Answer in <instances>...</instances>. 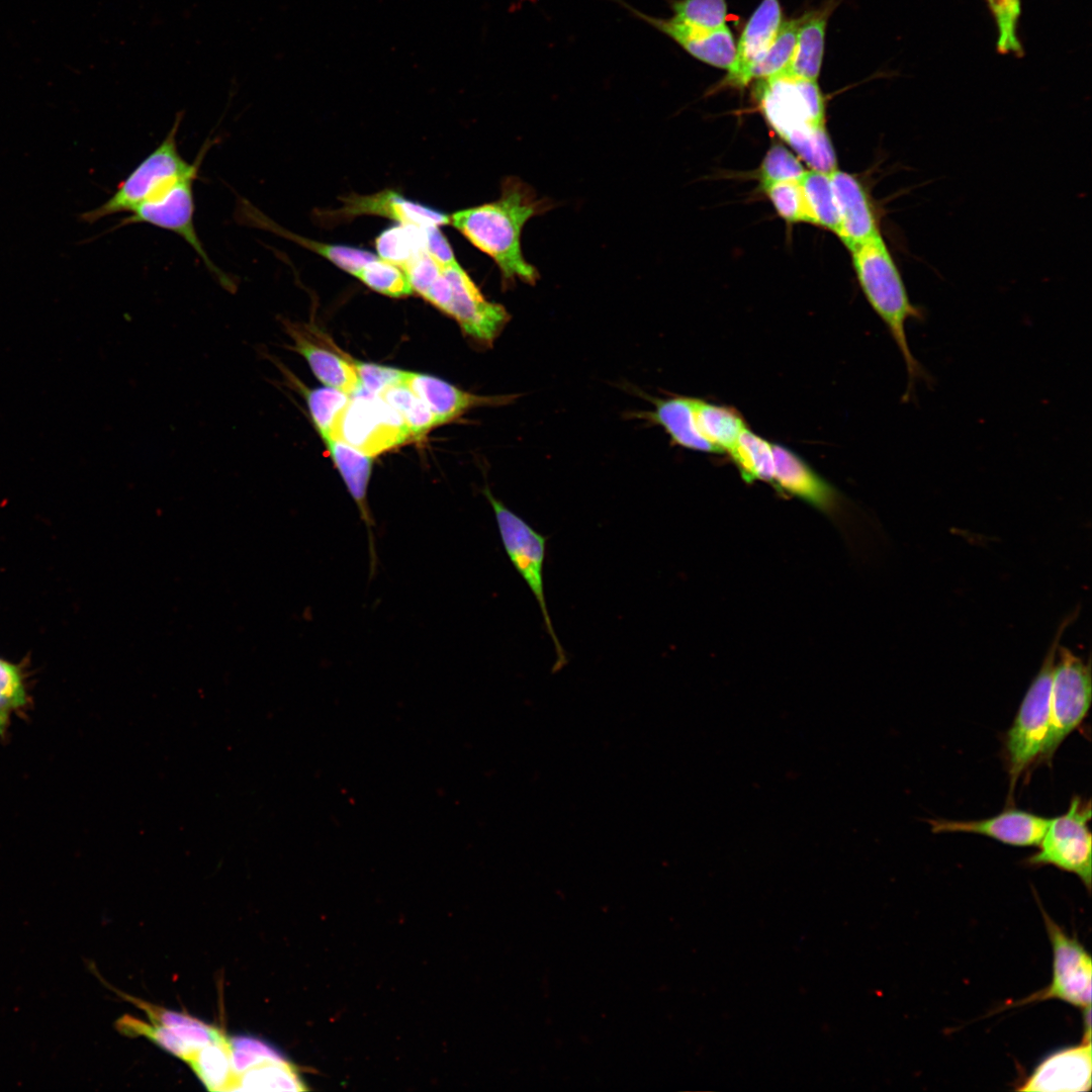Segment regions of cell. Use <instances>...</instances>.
<instances>
[{"label": "cell", "mask_w": 1092, "mask_h": 1092, "mask_svg": "<svg viewBox=\"0 0 1092 1092\" xmlns=\"http://www.w3.org/2000/svg\"><path fill=\"white\" fill-rule=\"evenodd\" d=\"M1091 803L1074 796L1064 814L1050 820L1038 850L1030 855L1029 866H1053L1079 877L1087 891L1091 890Z\"/></svg>", "instance_id": "8"}, {"label": "cell", "mask_w": 1092, "mask_h": 1092, "mask_svg": "<svg viewBox=\"0 0 1092 1092\" xmlns=\"http://www.w3.org/2000/svg\"><path fill=\"white\" fill-rule=\"evenodd\" d=\"M694 412L698 431L719 453L729 452L746 428L742 417L724 405L695 398Z\"/></svg>", "instance_id": "26"}, {"label": "cell", "mask_w": 1092, "mask_h": 1092, "mask_svg": "<svg viewBox=\"0 0 1092 1092\" xmlns=\"http://www.w3.org/2000/svg\"><path fill=\"white\" fill-rule=\"evenodd\" d=\"M673 16L681 21L704 29H717L726 25V0H670Z\"/></svg>", "instance_id": "39"}, {"label": "cell", "mask_w": 1092, "mask_h": 1092, "mask_svg": "<svg viewBox=\"0 0 1092 1092\" xmlns=\"http://www.w3.org/2000/svg\"><path fill=\"white\" fill-rule=\"evenodd\" d=\"M755 99L775 131L811 170L837 169L834 149L825 128V102L817 81L778 73L756 79Z\"/></svg>", "instance_id": "2"}, {"label": "cell", "mask_w": 1092, "mask_h": 1092, "mask_svg": "<svg viewBox=\"0 0 1092 1092\" xmlns=\"http://www.w3.org/2000/svg\"><path fill=\"white\" fill-rule=\"evenodd\" d=\"M859 286L869 304L886 326L904 361L907 384L902 399L908 402L918 382L931 383V377L911 351L906 327L908 322L925 317L921 306L912 302L900 270L881 233L850 250Z\"/></svg>", "instance_id": "3"}, {"label": "cell", "mask_w": 1092, "mask_h": 1092, "mask_svg": "<svg viewBox=\"0 0 1092 1092\" xmlns=\"http://www.w3.org/2000/svg\"><path fill=\"white\" fill-rule=\"evenodd\" d=\"M426 252L442 267L456 262L453 250L438 226L426 228Z\"/></svg>", "instance_id": "44"}, {"label": "cell", "mask_w": 1092, "mask_h": 1092, "mask_svg": "<svg viewBox=\"0 0 1092 1092\" xmlns=\"http://www.w3.org/2000/svg\"><path fill=\"white\" fill-rule=\"evenodd\" d=\"M741 477L746 482L774 481L775 458L772 444L747 427L728 452Z\"/></svg>", "instance_id": "28"}, {"label": "cell", "mask_w": 1092, "mask_h": 1092, "mask_svg": "<svg viewBox=\"0 0 1092 1092\" xmlns=\"http://www.w3.org/2000/svg\"><path fill=\"white\" fill-rule=\"evenodd\" d=\"M181 116L177 115L163 142L132 170L106 201L80 215L82 221L93 223L116 213L132 212L183 178L197 176L209 144L203 146L194 163L185 161L178 151L176 138Z\"/></svg>", "instance_id": "4"}, {"label": "cell", "mask_w": 1092, "mask_h": 1092, "mask_svg": "<svg viewBox=\"0 0 1092 1092\" xmlns=\"http://www.w3.org/2000/svg\"><path fill=\"white\" fill-rule=\"evenodd\" d=\"M833 7L827 4L822 9L802 15L794 55L787 68L780 73L817 81L824 56L827 20Z\"/></svg>", "instance_id": "25"}, {"label": "cell", "mask_w": 1092, "mask_h": 1092, "mask_svg": "<svg viewBox=\"0 0 1092 1092\" xmlns=\"http://www.w3.org/2000/svg\"><path fill=\"white\" fill-rule=\"evenodd\" d=\"M1040 909L1053 949L1052 981L1044 989L1007 1006L1060 1000L1082 1010L1089 1009L1091 957L1076 937L1068 935L1042 908Z\"/></svg>", "instance_id": "10"}, {"label": "cell", "mask_w": 1092, "mask_h": 1092, "mask_svg": "<svg viewBox=\"0 0 1092 1092\" xmlns=\"http://www.w3.org/2000/svg\"><path fill=\"white\" fill-rule=\"evenodd\" d=\"M1054 668L1050 723L1038 761L1053 757L1062 742L1083 722L1092 697L1090 663L1059 645Z\"/></svg>", "instance_id": "7"}, {"label": "cell", "mask_w": 1092, "mask_h": 1092, "mask_svg": "<svg viewBox=\"0 0 1092 1092\" xmlns=\"http://www.w3.org/2000/svg\"><path fill=\"white\" fill-rule=\"evenodd\" d=\"M342 206L328 212L326 220L340 221L363 214L380 215L400 224L420 228L450 223V216L434 208L410 200L396 191L386 189L370 195L351 194L342 197Z\"/></svg>", "instance_id": "16"}, {"label": "cell", "mask_w": 1092, "mask_h": 1092, "mask_svg": "<svg viewBox=\"0 0 1092 1092\" xmlns=\"http://www.w3.org/2000/svg\"><path fill=\"white\" fill-rule=\"evenodd\" d=\"M483 493L494 513L504 549L539 606L545 629L555 649L556 666L559 668L566 662V655L555 633L545 597L543 570L547 537L496 498L487 486Z\"/></svg>", "instance_id": "6"}, {"label": "cell", "mask_w": 1092, "mask_h": 1092, "mask_svg": "<svg viewBox=\"0 0 1092 1092\" xmlns=\"http://www.w3.org/2000/svg\"><path fill=\"white\" fill-rule=\"evenodd\" d=\"M1075 617L1067 618L1059 628L1040 669L1029 686L1005 738V755L1010 795L1017 781L1039 757L1050 723V701L1054 668L1060 640Z\"/></svg>", "instance_id": "5"}, {"label": "cell", "mask_w": 1092, "mask_h": 1092, "mask_svg": "<svg viewBox=\"0 0 1092 1092\" xmlns=\"http://www.w3.org/2000/svg\"><path fill=\"white\" fill-rule=\"evenodd\" d=\"M28 703V692L23 663L0 657V735L8 727L9 720Z\"/></svg>", "instance_id": "34"}, {"label": "cell", "mask_w": 1092, "mask_h": 1092, "mask_svg": "<svg viewBox=\"0 0 1092 1092\" xmlns=\"http://www.w3.org/2000/svg\"><path fill=\"white\" fill-rule=\"evenodd\" d=\"M553 206L532 186L511 176L503 180L496 200L458 210L450 216V223L494 261L504 286L510 287L517 280L535 285L540 274L523 255L522 231L528 220Z\"/></svg>", "instance_id": "1"}, {"label": "cell", "mask_w": 1092, "mask_h": 1092, "mask_svg": "<svg viewBox=\"0 0 1092 1092\" xmlns=\"http://www.w3.org/2000/svg\"><path fill=\"white\" fill-rule=\"evenodd\" d=\"M354 365L361 388L373 394H378L388 386L402 383L405 374V371L372 363L354 361Z\"/></svg>", "instance_id": "42"}, {"label": "cell", "mask_w": 1092, "mask_h": 1092, "mask_svg": "<svg viewBox=\"0 0 1092 1092\" xmlns=\"http://www.w3.org/2000/svg\"><path fill=\"white\" fill-rule=\"evenodd\" d=\"M231 1048L253 1053L267 1061H285L284 1056L269 1043L247 1035L230 1037Z\"/></svg>", "instance_id": "45"}, {"label": "cell", "mask_w": 1092, "mask_h": 1092, "mask_svg": "<svg viewBox=\"0 0 1092 1092\" xmlns=\"http://www.w3.org/2000/svg\"><path fill=\"white\" fill-rule=\"evenodd\" d=\"M804 173V167L797 157L785 147L776 145L769 149L762 161L761 186L781 181H799Z\"/></svg>", "instance_id": "41"}, {"label": "cell", "mask_w": 1092, "mask_h": 1092, "mask_svg": "<svg viewBox=\"0 0 1092 1092\" xmlns=\"http://www.w3.org/2000/svg\"><path fill=\"white\" fill-rule=\"evenodd\" d=\"M187 1064L207 1090H236L239 1075L232 1066L230 1037L225 1036L199 1049Z\"/></svg>", "instance_id": "27"}, {"label": "cell", "mask_w": 1092, "mask_h": 1092, "mask_svg": "<svg viewBox=\"0 0 1092 1092\" xmlns=\"http://www.w3.org/2000/svg\"><path fill=\"white\" fill-rule=\"evenodd\" d=\"M422 297L445 313L448 312L452 299V290L449 281L442 272Z\"/></svg>", "instance_id": "46"}, {"label": "cell", "mask_w": 1092, "mask_h": 1092, "mask_svg": "<svg viewBox=\"0 0 1092 1092\" xmlns=\"http://www.w3.org/2000/svg\"><path fill=\"white\" fill-rule=\"evenodd\" d=\"M306 1090L297 1068L288 1060L268 1061L239 1076L235 1091H301Z\"/></svg>", "instance_id": "30"}, {"label": "cell", "mask_w": 1092, "mask_h": 1092, "mask_svg": "<svg viewBox=\"0 0 1092 1092\" xmlns=\"http://www.w3.org/2000/svg\"><path fill=\"white\" fill-rule=\"evenodd\" d=\"M196 177L183 178L160 196L143 203L124 217L117 228L148 223L177 234L196 252L218 282L224 288L234 290V281L212 262L195 230L192 185Z\"/></svg>", "instance_id": "11"}, {"label": "cell", "mask_w": 1092, "mask_h": 1092, "mask_svg": "<svg viewBox=\"0 0 1092 1092\" xmlns=\"http://www.w3.org/2000/svg\"><path fill=\"white\" fill-rule=\"evenodd\" d=\"M810 222L826 228L836 235L839 231V213L828 173L805 171L799 180Z\"/></svg>", "instance_id": "29"}, {"label": "cell", "mask_w": 1092, "mask_h": 1092, "mask_svg": "<svg viewBox=\"0 0 1092 1092\" xmlns=\"http://www.w3.org/2000/svg\"><path fill=\"white\" fill-rule=\"evenodd\" d=\"M638 19L676 42L695 59L710 66L728 70L735 58L736 44L727 25L717 29H704L690 25L675 16L656 17L644 13L625 0H613Z\"/></svg>", "instance_id": "14"}, {"label": "cell", "mask_w": 1092, "mask_h": 1092, "mask_svg": "<svg viewBox=\"0 0 1092 1092\" xmlns=\"http://www.w3.org/2000/svg\"><path fill=\"white\" fill-rule=\"evenodd\" d=\"M651 400L654 403V410L635 412L632 417L662 427L674 445L694 451L719 453L697 429L694 412L695 398L673 396Z\"/></svg>", "instance_id": "23"}, {"label": "cell", "mask_w": 1092, "mask_h": 1092, "mask_svg": "<svg viewBox=\"0 0 1092 1092\" xmlns=\"http://www.w3.org/2000/svg\"><path fill=\"white\" fill-rule=\"evenodd\" d=\"M377 395L399 414L412 437L422 436L438 425L427 405L403 383L388 386Z\"/></svg>", "instance_id": "33"}, {"label": "cell", "mask_w": 1092, "mask_h": 1092, "mask_svg": "<svg viewBox=\"0 0 1092 1092\" xmlns=\"http://www.w3.org/2000/svg\"><path fill=\"white\" fill-rule=\"evenodd\" d=\"M330 455L338 468L352 498L357 505L364 522L369 540L371 567H375V548L373 538V518L367 503V489L372 471V456H369L349 444L334 439H323Z\"/></svg>", "instance_id": "24"}, {"label": "cell", "mask_w": 1092, "mask_h": 1092, "mask_svg": "<svg viewBox=\"0 0 1092 1092\" xmlns=\"http://www.w3.org/2000/svg\"><path fill=\"white\" fill-rule=\"evenodd\" d=\"M381 259L399 267L426 251V228L399 224L381 233L376 239Z\"/></svg>", "instance_id": "32"}, {"label": "cell", "mask_w": 1092, "mask_h": 1092, "mask_svg": "<svg viewBox=\"0 0 1092 1092\" xmlns=\"http://www.w3.org/2000/svg\"><path fill=\"white\" fill-rule=\"evenodd\" d=\"M414 292L423 296L442 272L439 265L426 251L418 254L400 267Z\"/></svg>", "instance_id": "43"}, {"label": "cell", "mask_w": 1092, "mask_h": 1092, "mask_svg": "<svg viewBox=\"0 0 1092 1092\" xmlns=\"http://www.w3.org/2000/svg\"><path fill=\"white\" fill-rule=\"evenodd\" d=\"M355 276L374 291L390 297L398 298L414 293L404 271L381 258L368 262Z\"/></svg>", "instance_id": "37"}, {"label": "cell", "mask_w": 1092, "mask_h": 1092, "mask_svg": "<svg viewBox=\"0 0 1092 1092\" xmlns=\"http://www.w3.org/2000/svg\"><path fill=\"white\" fill-rule=\"evenodd\" d=\"M1051 818L1010 808L981 820L928 819L933 833H974L1015 846L1038 845Z\"/></svg>", "instance_id": "15"}, {"label": "cell", "mask_w": 1092, "mask_h": 1092, "mask_svg": "<svg viewBox=\"0 0 1092 1092\" xmlns=\"http://www.w3.org/2000/svg\"><path fill=\"white\" fill-rule=\"evenodd\" d=\"M783 20L779 0H761L745 24L722 85L742 88L752 81L751 72L772 43Z\"/></svg>", "instance_id": "17"}, {"label": "cell", "mask_w": 1092, "mask_h": 1092, "mask_svg": "<svg viewBox=\"0 0 1092 1092\" xmlns=\"http://www.w3.org/2000/svg\"><path fill=\"white\" fill-rule=\"evenodd\" d=\"M402 383L427 405L438 425L457 418L471 407L508 404L518 396H479L463 391L440 378L407 371Z\"/></svg>", "instance_id": "20"}, {"label": "cell", "mask_w": 1092, "mask_h": 1092, "mask_svg": "<svg viewBox=\"0 0 1092 1092\" xmlns=\"http://www.w3.org/2000/svg\"><path fill=\"white\" fill-rule=\"evenodd\" d=\"M442 273L452 290L447 314L473 340L491 345L511 320L506 307L487 300L457 261L442 267Z\"/></svg>", "instance_id": "12"}, {"label": "cell", "mask_w": 1092, "mask_h": 1092, "mask_svg": "<svg viewBox=\"0 0 1092 1092\" xmlns=\"http://www.w3.org/2000/svg\"><path fill=\"white\" fill-rule=\"evenodd\" d=\"M828 174L839 213L837 236L850 251L880 234L874 206L863 185L852 175L837 169Z\"/></svg>", "instance_id": "18"}, {"label": "cell", "mask_w": 1092, "mask_h": 1092, "mask_svg": "<svg viewBox=\"0 0 1092 1092\" xmlns=\"http://www.w3.org/2000/svg\"><path fill=\"white\" fill-rule=\"evenodd\" d=\"M803 17L783 20L780 29L760 62L751 72V80L780 73L790 64Z\"/></svg>", "instance_id": "35"}, {"label": "cell", "mask_w": 1092, "mask_h": 1092, "mask_svg": "<svg viewBox=\"0 0 1092 1092\" xmlns=\"http://www.w3.org/2000/svg\"><path fill=\"white\" fill-rule=\"evenodd\" d=\"M236 219L244 225L265 230L295 242L354 276L364 265L377 258L375 254L367 250L343 245L324 244L291 233L277 224L244 198H241L237 203Z\"/></svg>", "instance_id": "22"}, {"label": "cell", "mask_w": 1092, "mask_h": 1092, "mask_svg": "<svg viewBox=\"0 0 1092 1092\" xmlns=\"http://www.w3.org/2000/svg\"><path fill=\"white\" fill-rule=\"evenodd\" d=\"M772 484L819 510L828 511L834 506L836 492L831 484L787 447L772 444Z\"/></svg>", "instance_id": "21"}, {"label": "cell", "mask_w": 1092, "mask_h": 1092, "mask_svg": "<svg viewBox=\"0 0 1092 1092\" xmlns=\"http://www.w3.org/2000/svg\"><path fill=\"white\" fill-rule=\"evenodd\" d=\"M777 212L787 221L810 222L799 181H781L762 187Z\"/></svg>", "instance_id": "40"}, {"label": "cell", "mask_w": 1092, "mask_h": 1092, "mask_svg": "<svg viewBox=\"0 0 1092 1092\" xmlns=\"http://www.w3.org/2000/svg\"><path fill=\"white\" fill-rule=\"evenodd\" d=\"M288 379L305 397L311 420L323 439L330 438L342 413L349 403L350 394L333 387L307 389L288 374Z\"/></svg>", "instance_id": "31"}, {"label": "cell", "mask_w": 1092, "mask_h": 1092, "mask_svg": "<svg viewBox=\"0 0 1092 1092\" xmlns=\"http://www.w3.org/2000/svg\"><path fill=\"white\" fill-rule=\"evenodd\" d=\"M987 3L997 28V52L1021 58L1024 55L1018 37L1021 0H987Z\"/></svg>", "instance_id": "38"}, {"label": "cell", "mask_w": 1092, "mask_h": 1092, "mask_svg": "<svg viewBox=\"0 0 1092 1092\" xmlns=\"http://www.w3.org/2000/svg\"><path fill=\"white\" fill-rule=\"evenodd\" d=\"M116 1028L126 1036H144L172 1054L173 1056L188 1062L197 1052L178 1037L169 1028L152 1022L148 1023L131 1015H123L115 1022Z\"/></svg>", "instance_id": "36"}, {"label": "cell", "mask_w": 1092, "mask_h": 1092, "mask_svg": "<svg viewBox=\"0 0 1092 1092\" xmlns=\"http://www.w3.org/2000/svg\"><path fill=\"white\" fill-rule=\"evenodd\" d=\"M1082 1041L1043 1059L1017 1088L1019 1091L1080 1092L1091 1089V1012L1084 1011Z\"/></svg>", "instance_id": "13"}, {"label": "cell", "mask_w": 1092, "mask_h": 1092, "mask_svg": "<svg viewBox=\"0 0 1092 1092\" xmlns=\"http://www.w3.org/2000/svg\"><path fill=\"white\" fill-rule=\"evenodd\" d=\"M286 333L293 341L290 347L308 363L316 378L329 387L353 395L361 388L354 361L335 353L317 342L313 332L304 325L282 321Z\"/></svg>", "instance_id": "19"}, {"label": "cell", "mask_w": 1092, "mask_h": 1092, "mask_svg": "<svg viewBox=\"0 0 1092 1092\" xmlns=\"http://www.w3.org/2000/svg\"><path fill=\"white\" fill-rule=\"evenodd\" d=\"M413 438L399 414L379 395L360 388L351 396L330 438L374 457Z\"/></svg>", "instance_id": "9"}]
</instances>
